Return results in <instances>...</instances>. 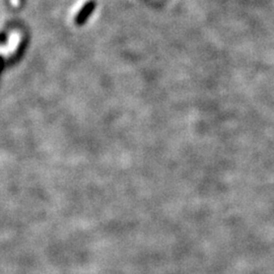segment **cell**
I'll list each match as a JSON object with an SVG mask.
<instances>
[{"mask_svg":"<svg viewBox=\"0 0 274 274\" xmlns=\"http://www.w3.org/2000/svg\"><path fill=\"white\" fill-rule=\"evenodd\" d=\"M10 3L12 4V6L18 7L20 5V0H10Z\"/></svg>","mask_w":274,"mask_h":274,"instance_id":"obj_1","label":"cell"}]
</instances>
